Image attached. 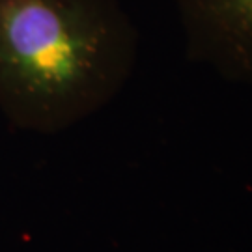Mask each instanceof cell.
Masks as SVG:
<instances>
[{
	"instance_id": "6da1fadb",
	"label": "cell",
	"mask_w": 252,
	"mask_h": 252,
	"mask_svg": "<svg viewBox=\"0 0 252 252\" xmlns=\"http://www.w3.org/2000/svg\"><path fill=\"white\" fill-rule=\"evenodd\" d=\"M138 58V30L118 0H0V112L56 135L105 108Z\"/></svg>"
},
{
	"instance_id": "7a4b0ae2",
	"label": "cell",
	"mask_w": 252,
	"mask_h": 252,
	"mask_svg": "<svg viewBox=\"0 0 252 252\" xmlns=\"http://www.w3.org/2000/svg\"><path fill=\"white\" fill-rule=\"evenodd\" d=\"M190 60L252 84V0H170Z\"/></svg>"
}]
</instances>
